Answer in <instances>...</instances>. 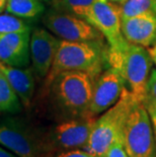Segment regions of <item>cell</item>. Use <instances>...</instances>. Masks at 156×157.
I'll use <instances>...</instances> for the list:
<instances>
[{
    "mask_svg": "<svg viewBox=\"0 0 156 157\" xmlns=\"http://www.w3.org/2000/svg\"><path fill=\"white\" fill-rule=\"evenodd\" d=\"M31 31L0 34V62L17 68L29 67Z\"/></svg>",
    "mask_w": 156,
    "mask_h": 157,
    "instance_id": "7c38bea8",
    "label": "cell"
},
{
    "mask_svg": "<svg viewBox=\"0 0 156 157\" xmlns=\"http://www.w3.org/2000/svg\"><path fill=\"white\" fill-rule=\"evenodd\" d=\"M124 88L122 75L116 69L108 67L94 80L89 115L96 117L112 108L120 99Z\"/></svg>",
    "mask_w": 156,
    "mask_h": 157,
    "instance_id": "30bf717a",
    "label": "cell"
},
{
    "mask_svg": "<svg viewBox=\"0 0 156 157\" xmlns=\"http://www.w3.org/2000/svg\"><path fill=\"white\" fill-rule=\"evenodd\" d=\"M5 11L21 18L36 19L45 11V5L41 0H7Z\"/></svg>",
    "mask_w": 156,
    "mask_h": 157,
    "instance_id": "9a60e30c",
    "label": "cell"
},
{
    "mask_svg": "<svg viewBox=\"0 0 156 157\" xmlns=\"http://www.w3.org/2000/svg\"><path fill=\"white\" fill-rule=\"evenodd\" d=\"M96 118L83 117L59 121L45 131V147L48 157L70 150L83 149Z\"/></svg>",
    "mask_w": 156,
    "mask_h": 157,
    "instance_id": "52a82bcc",
    "label": "cell"
},
{
    "mask_svg": "<svg viewBox=\"0 0 156 157\" xmlns=\"http://www.w3.org/2000/svg\"><path fill=\"white\" fill-rule=\"evenodd\" d=\"M101 33L111 49H122L127 41L122 34L121 16L117 4L108 0H97L89 9L85 19Z\"/></svg>",
    "mask_w": 156,
    "mask_h": 157,
    "instance_id": "9c48e42d",
    "label": "cell"
},
{
    "mask_svg": "<svg viewBox=\"0 0 156 157\" xmlns=\"http://www.w3.org/2000/svg\"><path fill=\"white\" fill-rule=\"evenodd\" d=\"M0 145L18 157H48L45 131L17 113L0 120Z\"/></svg>",
    "mask_w": 156,
    "mask_h": 157,
    "instance_id": "5b68a950",
    "label": "cell"
},
{
    "mask_svg": "<svg viewBox=\"0 0 156 157\" xmlns=\"http://www.w3.org/2000/svg\"><path fill=\"white\" fill-rule=\"evenodd\" d=\"M107 63L122 75L125 87L138 102H143L152 61L144 47L127 43L122 49H108Z\"/></svg>",
    "mask_w": 156,
    "mask_h": 157,
    "instance_id": "7a4b0ae2",
    "label": "cell"
},
{
    "mask_svg": "<svg viewBox=\"0 0 156 157\" xmlns=\"http://www.w3.org/2000/svg\"><path fill=\"white\" fill-rule=\"evenodd\" d=\"M109 2L114 3V4H117V5H120L122 3H124L126 0H108Z\"/></svg>",
    "mask_w": 156,
    "mask_h": 157,
    "instance_id": "4316f807",
    "label": "cell"
},
{
    "mask_svg": "<svg viewBox=\"0 0 156 157\" xmlns=\"http://www.w3.org/2000/svg\"><path fill=\"white\" fill-rule=\"evenodd\" d=\"M97 0H51L53 8L86 19L89 9Z\"/></svg>",
    "mask_w": 156,
    "mask_h": 157,
    "instance_id": "e0dca14e",
    "label": "cell"
},
{
    "mask_svg": "<svg viewBox=\"0 0 156 157\" xmlns=\"http://www.w3.org/2000/svg\"><path fill=\"white\" fill-rule=\"evenodd\" d=\"M94 79L86 72L64 71L46 83L51 109L59 121L89 115Z\"/></svg>",
    "mask_w": 156,
    "mask_h": 157,
    "instance_id": "6da1fadb",
    "label": "cell"
},
{
    "mask_svg": "<svg viewBox=\"0 0 156 157\" xmlns=\"http://www.w3.org/2000/svg\"><path fill=\"white\" fill-rule=\"evenodd\" d=\"M43 22L52 34L64 41L101 43L104 39L101 33L85 19L54 8L46 13Z\"/></svg>",
    "mask_w": 156,
    "mask_h": 157,
    "instance_id": "ba28073f",
    "label": "cell"
},
{
    "mask_svg": "<svg viewBox=\"0 0 156 157\" xmlns=\"http://www.w3.org/2000/svg\"><path fill=\"white\" fill-rule=\"evenodd\" d=\"M105 157H129L127 151H126L124 144H123L122 138L116 141L108 149Z\"/></svg>",
    "mask_w": 156,
    "mask_h": 157,
    "instance_id": "44dd1931",
    "label": "cell"
},
{
    "mask_svg": "<svg viewBox=\"0 0 156 157\" xmlns=\"http://www.w3.org/2000/svg\"><path fill=\"white\" fill-rule=\"evenodd\" d=\"M143 105L149 115L156 113V69H152L149 75Z\"/></svg>",
    "mask_w": 156,
    "mask_h": 157,
    "instance_id": "ffe728a7",
    "label": "cell"
},
{
    "mask_svg": "<svg viewBox=\"0 0 156 157\" xmlns=\"http://www.w3.org/2000/svg\"><path fill=\"white\" fill-rule=\"evenodd\" d=\"M135 99L127 88L123 89L120 99L95 120L83 150L94 157H105L108 149L122 138L123 127Z\"/></svg>",
    "mask_w": 156,
    "mask_h": 157,
    "instance_id": "277c9868",
    "label": "cell"
},
{
    "mask_svg": "<svg viewBox=\"0 0 156 157\" xmlns=\"http://www.w3.org/2000/svg\"><path fill=\"white\" fill-rule=\"evenodd\" d=\"M50 157H94L88 152L84 151L83 149H76V150H70V151H65L57 153L55 155H52Z\"/></svg>",
    "mask_w": 156,
    "mask_h": 157,
    "instance_id": "7402d4cb",
    "label": "cell"
},
{
    "mask_svg": "<svg viewBox=\"0 0 156 157\" xmlns=\"http://www.w3.org/2000/svg\"><path fill=\"white\" fill-rule=\"evenodd\" d=\"M60 41L54 34L42 28L32 31L29 41L31 62L35 74L39 78H46L54 62Z\"/></svg>",
    "mask_w": 156,
    "mask_h": 157,
    "instance_id": "8fae6325",
    "label": "cell"
},
{
    "mask_svg": "<svg viewBox=\"0 0 156 157\" xmlns=\"http://www.w3.org/2000/svg\"><path fill=\"white\" fill-rule=\"evenodd\" d=\"M147 51H148L149 55H150V57H151L152 61H153V63L156 65V43L153 46L149 47Z\"/></svg>",
    "mask_w": 156,
    "mask_h": 157,
    "instance_id": "cb8c5ba5",
    "label": "cell"
},
{
    "mask_svg": "<svg viewBox=\"0 0 156 157\" xmlns=\"http://www.w3.org/2000/svg\"><path fill=\"white\" fill-rule=\"evenodd\" d=\"M0 157H18V156L13 154V153L9 151V150H7L3 146L0 145Z\"/></svg>",
    "mask_w": 156,
    "mask_h": 157,
    "instance_id": "603a6c76",
    "label": "cell"
},
{
    "mask_svg": "<svg viewBox=\"0 0 156 157\" xmlns=\"http://www.w3.org/2000/svg\"><path fill=\"white\" fill-rule=\"evenodd\" d=\"M31 29L32 26L21 17H17L10 13L2 14L0 12V34L28 32Z\"/></svg>",
    "mask_w": 156,
    "mask_h": 157,
    "instance_id": "d6986e66",
    "label": "cell"
},
{
    "mask_svg": "<svg viewBox=\"0 0 156 157\" xmlns=\"http://www.w3.org/2000/svg\"><path fill=\"white\" fill-rule=\"evenodd\" d=\"M150 119L152 123V127H153V133H154V138H155V145H156V113H151Z\"/></svg>",
    "mask_w": 156,
    "mask_h": 157,
    "instance_id": "d4e9b609",
    "label": "cell"
},
{
    "mask_svg": "<svg viewBox=\"0 0 156 157\" xmlns=\"http://www.w3.org/2000/svg\"><path fill=\"white\" fill-rule=\"evenodd\" d=\"M22 103L5 75L0 71V113L16 115L22 109Z\"/></svg>",
    "mask_w": 156,
    "mask_h": 157,
    "instance_id": "2e32d148",
    "label": "cell"
},
{
    "mask_svg": "<svg viewBox=\"0 0 156 157\" xmlns=\"http://www.w3.org/2000/svg\"><path fill=\"white\" fill-rule=\"evenodd\" d=\"M0 71L5 75L25 108L29 109L32 105L35 93V72L31 67L17 68L5 65L0 62Z\"/></svg>",
    "mask_w": 156,
    "mask_h": 157,
    "instance_id": "5bb4252c",
    "label": "cell"
},
{
    "mask_svg": "<svg viewBox=\"0 0 156 157\" xmlns=\"http://www.w3.org/2000/svg\"><path fill=\"white\" fill-rule=\"evenodd\" d=\"M121 28L130 44L149 48L156 43V17L153 14L121 18Z\"/></svg>",
    "mask_w": 156,
    "mask_h": 157,
    "instance_id": "4fadbf2b",
    "label": "cell"
},
{
    "mask_svg": "<svg viewBox=\"0 0 156 157\" xmlns=\"http://www.w3.org/2000/svg\"><path fill=\"white\" fill-rule=\"evenodd\" d=\"M6 1H7V0H0V12H2L3 10H5Z\"/></svg>",
    "mask_w": 156,
    "mask_h": 157,
    "instance_id": "484cf974",
    "label": "cell"
},
{
    "mask_svg": "<svg viewBox=\"0 0 156 157\" xmlns=\"http://www.w3.org/2000/svg\"><path fill=\"white\" fill-rule=\"evenodd\" d=\"M41 1H43V2H48L49 0H41Z\"/></svg>",
    "mask_w": 156,
    "mask_h": 157,
    "instance_id": "f1b7e54d",
    "label": "cell"
},
{
    "mask_svg": "<svg viewBox=\"0 0 156 157\" xmlns=\"http://www.w3.org/2000/svg\"><path fill=\"white\" fill-rule=\"evenodd\" d=\"M101 43L60 41L54 62L50 69L46 83L64 71H82L94 80L102 72L107 62V52L101 47Z\"/></svg>",
    "mask_w": 156,
    "mask_h": 157,
    "instance_id": "3957f363",
    "label": "cell"
},
{
    "mask_svg": "<svg viewBox=\"0 0 156 157\" xmlns=\"http://www.w3.org/2000/svg\"><path fill=\"white\" fill-rule=\"evenodd\" d=\"M129 157H156V145L150 116L143 102L134 101L126 117L122 134Z\"/></svg>",
    "mask_w": 156,
    "mask_h": 157,
    "instance_id": "8992f818",
    "label": "cell"
},
{
    "mask_svg": "<svg viewBox=\"0 0 156 157\" xmlns=\"http://www.w3.org/2000/svg\"><path fill=\"white\" fill-rule=\"evenodd\" d=\"M121 18L133 16L153 14L152 0H126L124 3L118 5Z\"/></svg>",
    "mask_w": 156,
    "mask_h": 157,
    "instance_id": "ac0fdd59",
    "label": "cell"
},
{
    "mask_svg": "<svg viewBox=\"0 0 156 157\" xmlns=\"http://www.w3.org/2000/svg\"><path fill=\"white\" fill-rule=\"evenodd\" d=\"M152 10H153V15L156 17V0H152Z\"/></svg>",
    "mask_w": 156,
    "mask_h": 157,
    "instance_id": "83f0119b",
    "label": "cell"
}]
</instances>
